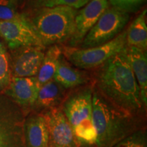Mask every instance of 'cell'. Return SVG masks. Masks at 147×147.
Wrapping results in <instances>:
<instances>
[{
    "instance_id": "6da1fadb",
    "label": "cell",
    "mask_w": 147,
    "mask_h": 147,
    "mask_svg": "<svg viewBox=\"0 0 147 147\" xmlns=\"http://www.w3.org/2000/svg\"><path fill=\"white\" fill-rule=\"evenodd\" d=\"M97 84L100 94L126 115L131 116L142 108L140 88L130 65L127 47L104 64Z\"/></svg>"
},
{
    "instance_id": "7a4b0ae2",
    "label": "cell",
    "mask_w": 147,
    "mask_h": 147,
    "mask_svg": "<svg viewBox=\"0 0 147 147\" xmlns=\"http://www.w3.org/2000/svg\"><path fill=\"white\" fill-rule=\"evenodd\" d=\"M92 110L96 147H113L134 132L130 116L116 108L97 91L92 95Z\"/></svg>"
},
{
    "instance_id": "3957f363",
    "label": "cell",
    "mask_w": 147,
    "mask_h": 147,
    "mask_svg": "<svg viewBox=\"0 0 147 147\" xmlns=\"http://www.w3.org/2000/svg\"><path fill=\"white\" fill-rule=\"evenodd\" d=\"M77 12L67 5L38 9L30 22L44 47L70 40Z\"/></svg>"
},
{
    "instance_id": "277c9868",
    "label": "cell",
    "mask_w": 147,
    "mask_h": 147,
    "mask_svg": "<svg viewBox=\"0 0 147 147\" xmlns=\"http://www.w3.org/2000/svg\"><path fill=\"white\" fill-rule=\"evenodd\" d=\"M91 89L73 95L64 103L62 108L79 144L95 145L96 132L93 121Z\"/></svg>"
},
{
    "instance_id": "5b68a950",
    "label": "cell",
    "mask_w": 147,
    "mask_h": 147,
    "mask_svg": "<svg viewBox=\"0 0 147 147\" xmlns=\"http://www.w3.org/2000/svg\"><path fill=\"white\" fill-rule=\"evenodd\" d=\"M126 47L125 31L104 45L86 49L67 47L61 50L65 59L74 65L82 69H91L104 65Z\"/></svg>"
},
{
    "instance_id": "8992f818",
    "label": "cell",
    "mask_w": 147,
    "mask_h": 147,
    "mask_svg": "<svg viewBox=\"0 0 147 147\" xmlns=\"http://www.w3.org/2000/svg\"><path fill=\"white\" fill-rule=\"evenodd\" d=\"M129 19L128 13L108 7L82 42V49L95 47L111 41L120 34Z\"/></svg>"
},
{
    "instance_id": "52a82bcc",
    "label": "cell",
    "mask_w": 147,
    "mask_h": 147,
    "mask_svg": "<svg viewBox=\"0 0 147 147\" xmlns=\"http://www.w3.org/2000/svg\"><path fill=\"white\" fill-rule=\"evenodd\" d=\"M43 115L49 131V147H78L73 130L63 110H47Z\"/></svg>"
},
{
    "instance_id": "ba28073f",
    "label": "cell",
    "mask_w": 147,
    "mask_h": 147,
    "mask_svg": "<svg viewBox=\"0 0 147 147\" xmlns=\"http://www.w3.org/2000/svg\"><path fill=\"white\" fill-rule=\"evenodd\" d=\"M0 38L14 50L31 46L44 48L30 21H0Z\"/></svg>"
},
{
    "instance_id": "9c48e42d",
    "label": "cell",
    "mask_w": 147,
    "mask_h": 147,
    "mask_svg": "<svg viewBox=\"0 0 147 147\" xmlns=\"http://www.w3.org/2000/svg\"><path fill=\"white\" fill-rule=\"evenodd\" d=\"M109 7L108 0H89L75 17V31L69 40L71 47L80 44L103 12Z\"/></svg>"
},
{
    "instance_id": "30bf717a",
    "label": "cell",
    "mask_w": 147,
    "mask_h": 147,
    "mask_svg": "<svg viewBox=\"0 0 147 147\" xmlns=\"http://www.w3.org/2000/svg\"><path fill=\"white\" fill-rule=\"evenodd\" d=\"M43 48L24 47L17 52L10 63L11 72L14 77H36L45 57Z\"/></svg>"
},
{
    "instance_id": "8fae6325",
    "label": "cell",
    "mask_w": 147,
    "mask_h": 147,
    "mask_svg": "<svg viewBox=\"0 0 147 147\" xmlns=\"http://www.w3.org/2000/svg\"><path fill=\"white\" fill-rule=\"evenodd\" d=\"M6 93L24 107L35 105L40 87L36 77H14L6 89Z\"/></svg>"
},
{
    "instance_id": "7c38bea8",
    "label": "cell",
    "mask_w": 147,
    "mask_h": 147,
    "mask_svg": "<svg viewBox=\"0 0 147 147\" xmlns=\"http://www.w3.org/2000/svg\"><path fill=\"white\" fill-rule=\"evenodd\" d=\"M26 147H49V131L42 115H34L23 125Z\"/></svg>"
},
{
    "instance_id": "4fadbf2b",
    "label": "cell",
    "mask_w": 147,
    "mask_h": 147,
    "mask_svg": "<svg viewBox=\"0 0 147 147\" xmlns=\"http://www.w3.org/2000/svg\"><path fill=\"white\" fill-rule=\"evenodd\" d=\"M127 53L131 69L140 88L141 101L147 104V57L146 51L132 47H127Z\"/></svg>"
},
{
    "instance_id": "5bb4252c",
    "label": "cell",
    "mask_w": 147,
    "mask_h": 147,
    "mask_svg": "<svg viewBox=\"0 0 147 147\" xmlns=\"http://www.w3.org/2000/svg\"><path fill=\"white\" fill-rule=\"evenodd\" d=\"M53 80L65 89L77 87L86 82L84 73L74 68L63 55L59 61Z\"/></svg>"
},
{
    "instance_id": "9a60e30c",
    "label": "cell",
    "mask_w": 147,
    "mask_h": 147,
    "mask_svg": "<svg viewBox=\"0 0 147 147\" xmlns=\"http://www.w3.org/2000/svg\"><path fill=\"white\" fill-rule=\"evenodd\" d=\"M146 10L143 11L132 22L126 31L127 47H132L146 51L147 49Z\"/></svg>"
},
{
    "instance_id": "2e32d148",
    "label": "cell",
    "mask_w": 147,
    "mask_h": 147,
    "mask_svg": "<svg viewBox=\"0 0 147 147\" xmlns=\"http://www.w3.org/2000/svg\"><path fill=\"white\" fill-rule=\"evenodd\" d=\"M62 50L57 45L51 46L45 53L43 61L36 79L40 88L43 84L53 80L59 61L62 56Z\"/></svg>"
},
{
    "instance_id": "e0dca14e",
    "label": "cell",
    "mask_w": 147,
    "mask_h": 147,
    "mask_svg": "<svg viewBox=\"0 0 147 147\" xmlns=\"http://www.w3.org/2000/svg\"><path fill=\"white\" fill-rule=\"evenodd\" d=\"M62 96L63 87L53 79L40 88L34 106L40 109H51L56 107Z\"/></svg>"
},
{
    "instance_id": "ac0fdd59",
    "label": "cell",
    "mask_w": 147,
    "mask_h": 147,
    "mask_svg": "<svg viewBox=\"0 0 147 147\" xmlns=\"http://www.w3.org/2000/svg\"><path fill=\"white\" fill-rule=\"evenodd\" d=\"M12 77L8 51L5 44L0 41V91L8 88Z\"/></svg>"
},
{
    "instance_id": "d6986e66",
    "label": "cell",
    "mask_w": 147,
    "mask_h": 147,
    "mask_svg": "<svg viewBox=\"0 0 147 147\" xmlns=\"http://www.w3.org/2000/svg\"><path fill=\"white\" fill-rule=\"evenodd\" d=\"M89 0H29V4L36 9L53 8L60 5H67L79 9L89 2Z\"/></svg>"
},
{
    "instance_id": "ffe728a7",
    "label": "cell",
    "mask_w": 147,
    "mask_h": 147,
    "mask_svg": "<svg viewBox=\"0 0 147 147\" xmlns=\"http://www.w3.org/2000/svg\"><path fill=\"white\" fill-rule=\"evenodd\" d=\"M0 21H30L25 14L18 12L16 3L12 0H0Z\"/></svg>"
},
{
    "instance_id": "44dd1931",
    "label": "cell",
    "mask_w": 147,
    "mask_h": 147,
    "mask_svg": "<svg viewBox=\"0 0 147 147\" xmlns=\"http://www.w3.org/2000/svg\"><path fill=\"white\" fill-rule=\"evenodd\" d=\"M113 147H147L146 134L143 130L134 131Z\"/></svg>"
},
{
    "instance_id": "7402d4cb",
    "label": "cell",
    "mask_w": 147,
    "mask_h": 147,
    "mask_svg": "<svg viewBox=\"0 0 147 147\" xmlns=\"http://www.w3.org/2000/svg\"><path fill=\"white\" fill-rule=\"evenodd\" d=\"M112 7L126 13L138 10L146 0H108Z\"/></svg>"
},
{
    "instance_id": "603a6c76",
    "label": "cell",
    "mask_w": 147,
    "mask_h": 147,
    "mask_svg": "<svg viewBox=\"0 0 147 147\" xmlns=\"http://www.w3.org/2000/svg\"><path fill=\"white\" fill-rule=\"evenodd\" d=\"M12 1H14V2H15V3H16V1H17L18 0H12Z\"/></svg>"
}]
</instances>
